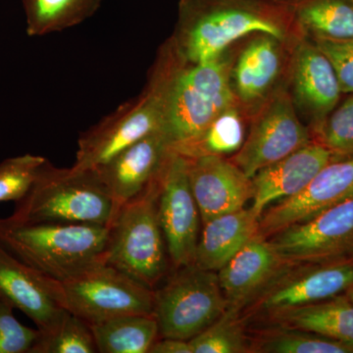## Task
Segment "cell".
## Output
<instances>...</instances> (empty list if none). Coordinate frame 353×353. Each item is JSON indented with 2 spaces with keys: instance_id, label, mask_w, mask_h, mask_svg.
<instances>
[{
  "instance_id": "cell-12",
  "label": "cell",
  "mask_w": 353,
  "mask_h": 353,
  "mask_svg": "<svg viewBox=\"0 0 353 353\" xmlns=\"http://www.w3.org/2000/svg\"><path fill=\"white\" fill-rule=\"evenodd\" d=\"M157 210L172 266L194 264L201 212L190 189L187 158L173 150L160 178Z\"/></svg>"
},
{
  "instance_id": "cell-5",
  "label": "cell",
  "mask_w": 353,
  "mask_h": 353,
  "mask_svg": "<svg viewBox=\"0 0 353 353\" xmlns=\"http://www.w3.org/2000/svg\"><path fill=\"white\" fill-rule=\"evenodd\" d=\"M160 178L118 209L103 256L104 263L152 290L172 265L158 218Z\"/></svg>"
},
{
  "instance_id": "cell-3",
  "label": "cell",
  "mask_w": 353,
  "mask_h": 353,
  "mask_svg": "<svg viewBox=\"0 0 353 353\" xmlns=\"http://www.w3.org/2000/svg\"><path fill=\"white\" fill-rule=\"evenodd\" d=\"M109 226L0 218V248L58 282L103 262Z\"/></svg>"
},
{
  "instance_id": "cell-10",
  "label": "cell",
  "mask_w": 353,
  "mask_h": 353,
  "mask_svg": "<svg viewBox=\"0 0 353 353\" xmlns=\"http://www.w3.org/2000/svg\"><path fill=\"white\" fill-rule=\"evenodd\" d=\"M288 265L327 264L353 257V199L268 239Z\"/></svg>"
},
{
  "instance_id": "cell-32",
  "label": "cell",
  "mask_w": 353,
  "mask_h": 353,
  "mask_svg": "<svg viewBox=\"0 0 353 353\" xmlns=\"http://www.w3.org/2000/svg\"><path fill=\"white\" fill-rule=\"evenodd\" d=\"M13 309L0 299V353H31L39 331L21 324Z\"/></svg>"
},
{
  "instance_id": "cell-22",
  "label": "cell",
  "mask_w": 353,
  "mask_h": 353,
  "mask_svg": "<svg viewBox=\"0 0 353 353\" xmlns=\"http://www.w3.org/2000/svg\"><path fill=\"white\" fill-rule=\"evenodd\" d=\"M266 317L278 327L321 334L353 350V303L345 294Z\"/></svg>"
},
{
  "instance_id": "cell-33",
  "label": "cell",
  "mask_w": 353,
  "mask_h": 353,
  "mask_svg": "<svg viewBox=\"0 0 353 353\" xmlns=\"http://www.w3.org/2000/svg\"><path fill=\"white\" fill-rule=\"evenodd\" d=\"M333 65L343 94H353V39H311Z\"/></svg>"
},
{
  "instance_id": "cell-30",
  "label": "cell",
  "mask_w": 353,
  "mask_h": 353,
  "mask_svg": "<svg viewBox=\"0 0 353 353\" xmlns=\"http://www.w3.org/2000/svg\"><path fill=\"white\" fill-rule=\"evenodd\" d=\"M46 161V158L30 153L3 160L0 163V202L22 199Z\"/></svg>"
},
{
  "instance_id": "cell-6",
  "label": "cell",
  "mask_w": 353,
  "mask_h": 353,
  "mask_svg": "<svg viewBox=\"0 0 353 353\" xmlns=\"http://www.w3.org/2000/svg\"><path fill=\"white\" fill-rule=\"evenodd\" d=\"M233 61L231 50L205 63H187L181 58L167 94L163 132L171 148L196 136L236 104L230 85Z\"/></svg>"
},
{
  "instance_id": "cell-34",
  "label": "cell",
  "mask_w": 353,
  "mask_h": 353,
  "mask_svg": "<svg viewBox=\"0 0 353 353\" xmlns=\"http://www.w3.org/2000/svg\"><path fill=\"white\" fill-rule=\"evenodd\" d=\"M148 353H192L190 341L174 338H158Z\"/></svg>"
},
{
  "instance_id": "cell-4",
  "label": "cell",
  "mask_w": 353,
  "mask_h": 353,
  "mask_svg": "<svg viewBox=\"0 0 353 353\" xmlns=\"http://www.w3.org/2000/svg\"><path fill=\"white\" fill-rule=\"evenodd\" d=\"M13 219L26 223H61L110 226L112 196L97 171L44 163L31 189L15 202Z\"/></svg>"
},
{
  "instance_id": "cell-1",
  "label": "cell",
  "mask_w": 353,
  "mask_h": 353,
  "mask_svg": "<svg viewBox=\"0 0 353 353\" xmlns=\"http://www.w3.org/2000/svg\"><path fill=\"white\" fill-rule=\"evenodd\" d=\"M256 34L288 43L303 37L278 0H180L169 39L183 61L199 64L219 58L236 41Z\"/></svg>"
},
{
  "instance_id": "cell-17",
  "label": "cell",
  "mask_w": 353,
  "mask_h": 353,
  "mask_svg": "<svg viewBox=\"0 0 353 353\" xmlns=\"http://www.w3.org/2000/svg\"><path fill=\"white\" fill-rule=\"evenodd\" d=\"M171 152V143L165 132H153L94 169L112 196L115 215L121 206L158 180Z\"/></svg>"
},
{
  "instance_id": "cell-21",
  "label": "cell",
  "mask_w": 353,
  "mask_h": 353,
  "mask_svg": "<svg viewBox=\"0 0 353 353\" xmlns=\"http://www.w3.org/2000/svg\"><path fill=\"white\" fill-rule=\"evenodd\" d=\"M194 264L218 272L245 243L259 234V217L243 208L202 223Z\"/></svg>"
},
{
  "instance_id": "cell-8",
  "label": "cell",
  "mask_w": 353,
  "mask_h": 353,
  "mask_svg": "<svg viewBox=\"0 0 353 353\" xmlns=\"http://www.w3.org/2000/svg\"><path fill=\"white\" fill-rule=\"evenodd\" d=\"M60 283L65 308L88 324L124 315H153L154 290L104 262Z\"/></svg>"
},
{
  "instance_id": "cell-27",
  "label": "cell",
  "mask_w": 353,
  "mask_h": 353,
  "mask_svg": "<svg viewBox=\"0 0 353 353\" xmlns=\"http://www.w3.org/2000/svg\"><path fill=\"white\" fill-rule=\"evenodd\" d=\"M250 350L259 353H353L352 347L333 339L282 327L265 332L252 341Z\"/></svg>"
},
{
  "instance_id": "cell-29",
  "label": "cell",
  "mask_w": 353,
  "mask_h": 353,
  "mask_svg": "<svg viewBox=\"0 0 353 353\" xmlns=\"http://www.w3.org/2000/svg\"><path fill=\"white\" fill-rule=\"evenodd\" d=\"M92 327L78 316L65 312L57 326L39 336L31 353H95Z\"/></svg>"
},
{
  "instance_id": "cell-20",
  "label": "cell",
  "mask_w": 353,
  "mask_h": 353,
  "mask_svg": "<svg viewBox=\"0 0 353 353\" xmlns=\"http://www.w3.org/2000/svg\"><path fill=\"white\" fill-rule=\"evenodd\" d=\"M287 266L268 239L253 236L217 272L228 308L241 312Z\"/></svg>"
},
{
  "instance_id": "cell-18",
  "label": "cell",
  "mask_w": 353,
  "mask_h": 353,
  "mask_svg": "<svg viewBox=\"0 0 353 353\" xmlns=\"http://www.w3.org/2000/svg\"><path fill=\"white\" fill-rule=\"evenodd\" d=\"M190 189L201 212V223L245 208L252 199V178L229 158H187Z\"/></svg>"
},
{
  "instance_id": "cell-13",
  "label": "cell",
  "mask_w": 353,
  "mask_h": 353,
  "mask_svg": "<svg viewBox=\"0 0 353 353\" xmlns=\"http://www.w3.org/2000/svg\"><path fill=\"white\" fill-rule=\"evenodd\" d=\"M296 270L292 265L272 280L248 304L246 314L270 315L345 294L353 285V261L308 264Z\"/></svg>"
},
{
  "instance_id": "cell-28",
  "label": "cell",
  "mask_w": 353,
  "mask_h": 353,
  "mask_svg": "<svg viewBox=\"0 0 353 353\" xmlns=\"http://www.w3.org/2000/svg\"><path fill=\"white\" fill-rule=\"evenodd\" d=\"M240 312L228 308L219 319L190 340L192 353L252 352Z\"/></svg>"
},
{
  "instance_id": "cell-9",
  "label": "cell",
  "mask_w": 353,
  "mask_h": 353,
  "mask_svg": "<svg viewBox=\"0 0 353 353\" xmlns=\"http://www.w3.org/2000/svg\"><path fill=\"white\" fill-rule=\"evenodd\" d=\"M250 122L245 143L229 159L250 178L315 141L296 112L288 85L272 95Z\"/></svg>"
},
{
  "instance_id": "cell-15",
  "label": "cell",
  "mask_w": 353,
  "mask_h": 353,
  "mask_svg": "<svg viewBox=\"0 0 353 353\" xmlns=\"http://www.w3.org/2000/svg\"><path fill=\"white\" fill-rule=\"evenodd\" d=\"M352 199L353 157L333 160L303 192L266 209L259 218V234L265 239L271 238L285 228L305 222Z\"/></svg>"
},
{
  "instance_id": "cell-14",
  "label": "cell",
  "mask_w": 353,
  "mask_h": 353,
  "mask_svg": "<svg viewBox=\"0 0 353 353\" xmlns=\"http://www.w3.org/2000/svg\"><path fill=\"white\" fill-rule=\"evenodd\" d=\"M288 88L297 114L316 139L343 92L333 65L305 37L292 48Z\"/></svg>"
},
{
  "instance_id": "cell-11",
  "label": "cell",
  "mask_w": 353,
  "mask_h": 353,
  "mask_svg": "<svg viewBox=\"0 0 353 353\" xmlns=\"http://www.w3.org/2000/svg\"><path fill=\"white\" fill-rule=\"evenodd\" d=\"M294 43H285L270 34H253L234 57L230 85L236 105L248 119L278 90L288 85Z\"/></svg>"
},
{
  "instance_id": "cell-23",
  "label": "cell",
  "mask_w": 353,
  "mask_h": 353,
  "mask_svg": "<svg viewBox=\"0 0 353 353\" xmlns=\"http://www.w3.org/2000/svg\"><path fill=\"white\" fill-rule=\"evenodd\" d=\"M299 34L310 39H353V0H278Z\"/></svg>"
},
{
  "instance_id": "cell-7",
  "label": "cell",
  "mask_w": 353,
  "mask_h": 353,
  "mask_svg": "<svg viewBox=\"0 0 353 353\" xmlns=\"http://www.w3.org/2000/svg\"><path fill=\"white\" fill-rule=\"evenodd\" d=\"M175 270L163 287L154 290L152 314L159 338L190 341L219 319L228 303L217 272L194 264Z\"/></svg>"
},
{
  "instance_id": "cell-35",
  "label": "cell",
  "mask_w": 353,
  "mask_h": 353,
  "mask_svg": "<svg viewBox=\"0 0 353 353\" xmlns=\"http://www.w3.org/2000/svg\"><path fill=\"white\" fill-rule=\"evenodd\" d=\"M345 296H347L353 303V285L347 290V292H345Z\"/></svg>"
},
{
  "instance_id": "cell-19",
  "label": "cell",
  "mask_w": 353,
  "mask_h": 353,
  "mask_svg": "<svg viewBox=\"0 0 353 353\" xmlns=\"http://www.w3.org/2000/svg\"><path fill=\"white\" fill-rule=\"evenodd\" d=\"M334 157L319 141L303 146L252 176L254 185L252 210L257 217L275 201L296 196L314 176L333 161Z\"/></svg>"
},
{
  "instance_id": "cell-16",
  "label": "cell",
  "mask_w": 353,
  "mask_h": 353,
  "mask_svg": "<svg viewBox=\"0 0 353 353\" xmlns=\"http://www.w3.org/2000/svg\"><path fill=\"white\" fill-rule=\"evenodd\" d=\"M0 299L22 311L41 333L54 328L67 311L61 283L23 263L2 248Z\"/></svg>"
},
{
  "instance_id": "cell-2",
  "label": "cell",
  "mask_w": 353,
  "mask_h": 353,
  "mask_svg": "<svg viewBox=\"0 0 353 353\" xmlns=\"http://www.w3.org/2000/svg\"><path fill=\"white\" fill-rule=\"evenodd\" d=\"M180 60L170 39H167L158 50L141 94L81 134L73 166L83 170L99 168L139 139L163 131L169 85Z\"/></svg>"
},
{
  "instance_id": "cell-25",
  "label": "cell",
  "mask_w": 353,
  "mask_h": 353,
  "mask_svg": "<svg viewBox=\"0 0 353 353\" xmlns=\"http://www.w3.org/2000/svg\"><path fill=\"white\" fill-rule=\"evenodd\" d=\"M97 352L148 353L159 338L154 316L131 314L90 325Z\"/></svg>"
},
{
  "instance_id": "cell-31",
  "label": "cell",
  "mask_w": 353,
  "mask_h": 353,
  "mask_svg": "<svg viewBox=\"0 0 353 353\" xmlns=\"http://www.w3.org/2000/svg\"><path fill=\"white\" fill-rule=\"evenodd\" d=\"M315 139L328 148L334 160L353 157V94L332 111Z\"/></svg>"
},
{
  "instance_id": "cell-24",
  "label": "cell",
  "mask_w": 353,
  "mask_h": 353,
  "mask_svg": "<svg viewBox=\"0 0 353 353\" xmlns=\"http://www.w3.org/2000/svg\"><path fill=\"white\" fill-rule=\"evenodd\" d=\"M248 121L241 109L233 104L196 136L172 146V150L185 158L233 157L245 143Z\"/></svg>"
},
{
  "instance_id": "cell-26",
  "label": "cell",
  "mask_w": 353,
  "mask_h": 353,
  "mask_svg": "<svg viewBox=\"0 0 353 353\" xmlns=\"http://www.w3.org/2000/svg\"><path fill=\"white\" fill-rule=\"evenodd\" d=\"M102 0H22L26 31L32 38L48 36L82 24Z\"/></svg>"
}]
</instances>
